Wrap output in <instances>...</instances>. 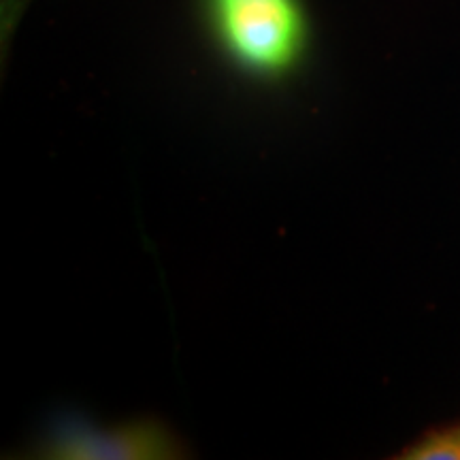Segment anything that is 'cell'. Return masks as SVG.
<instances>
[{
  "label": "cell",
  "instance_id": "cell-1",
  "mask_svg": "<svg viewBox=\"0 0 460 460\" xmlns=\"http://www.w3.org/2000/svg\"><path fill=\"white\" fill-rule=\"evenodd\" d=\"M216 31L245 68L278 75L295 65L305 41L296 0H209Z\"/></svg>",
  "mask_w": 460,
  "mask_h": 460
},
{
  "label": "cell",
  "instance_id": "cell-2",
  "mask_svg": "<svg viewBox=\"0 0 460 460\" xmlns=\"http://www.w3.org/2000/svg\"><path fill=\"white\" fill-rule=\"evenodd\" d=\"M175 450L163 430L128 427L118 430L68 429L54 437L49 452L56 458H163Z\"/></svg>",
  "mask_w": 460,
  "mask_h": 460
},
{
  "label": "cell",
  "instance_id": "cell-3",
  "mask_svg": "<svg viewBox=\"0 0 460 460\" xmlns=\"http://www.w3.org/2000/svg\"><path fill=\"white\" fill-rule=\"evenodd\" d=\"M410 458L420 460H460V430H452V433H441L429 437L427 441H422Z\"/></svg>",
  "mask_w": 460,
  "mask_h": 460
}]
</instances>
